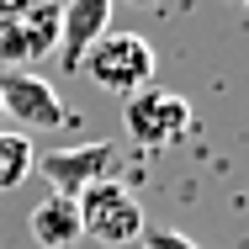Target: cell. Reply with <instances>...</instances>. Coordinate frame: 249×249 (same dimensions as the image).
<instances>
[{
  "mask_svg": "<svg viewBox=\"0 0 249 249\" xmlns=\"http://www.w3.org/2000/svg\"><path fill=\"white\" fill-rule=\"evenodd\" d=\"M80 69L96 80L101 90H111V96H138V90H149L154 74H159V53L143 32H106L96 37V48L80 58Z\"/></svg>",
  "mask_w": 249,
  "mask_h": 249,
  "instance_id": "obj_1",
  "label": "cell"
},
{
  "mask_svg": "<svg viewBox=\"0 0 249 249\" xmlns=\"http://www.w3.org/2000/svg\"><path fill=\"white\" fill-rule=\"evenodd\" d=\"M74 207H80V233L96 239V244H111V249L138 244V233L149 228L138 196H133L122 180H96L90 191L74 196Z\"/></svg>",
  "mask_w": 249,
  "mask_h": 249,
  "instance_id": "obj_2",
  "label": "cell"
},
{
  "mask_svg": "<svg viewBox=\"0 0 249 249\" xmlns=\"http://www.w3.org/2000/svg\"><path fill=\"white\" fill-rule=\"evenodd\" d=\"M122 143H111V138H96V143H80V149H48L32 159V170L43 175L53 186V196H80V191H90L96 180H117V164H122Z\"/></svg>",
  "mask_w": 249,
  "mask_h": 249,
  "instance_id": "obj_3",
  "label": "cell"
},
{
  "mask_svg": "<svg viewBox=\"0 0 249 249\" xmlns=\"http://www.w3.org/2000/svg\"><path fill=\"white\" fill-rule=\"evenodd\" d=\"M122 117H127V138H133L138 149H175V143L196 127L191 101L180 96V90H159V85L127 96Z\"/></svg>",
  "mask_w": 249,
  "mask_h": 249,
  "instance_id": "obj_4",
  "label": "cell"
},
{
  "mask_svg": "<svg viewBox=\"0 0 249 249\" xmlns=\"http://www.w3.org/2000/svg\"><path fill=\"white\" fill-rule=\"evenodd\" d=\"M0 106H5V122L27 133H53L69 122V106L58 101V90L32 69H0Z\"/></svg>",
  "mask_w": 249,
  "mask_h": 249,
  "instance_id": "obj_5",
  "label": "cell"
},
{
  "mask_svg": "<svg viewBox=\"0 0 249 249\" xmlns=\"http://www.w3.org/2000/svg\"><path fill=\"white\" fill-rule=\"evenodd\" d=\"M111 32V0H64L58 5V58L69 74H80V58Z\"/></svg>",
  "mask_w": 249,
  "mask_h": 249,
  "instance_id": "obj_6",
  "label": "cell"
},
{
  "mask_svg": "<svg viewBox=\"0 0 249 249\" xmlns=\"http://www.w3.org/2000/svg\"><path fill=\"white\" fill-rule=\"evenodd\" d=\"M27 233L37 239V249H69V244H80L85 233H80V207L69 196H43L32 212H27Z\"/></svg>",
  "mask_w": 249,
  "mask_h": 249,
  "instance_id": "obj_7",
  "label": "cell"
},
{
  "mask_svg": "<svg viewBox=\"0 0 249 249\" xmlns=\"http://www.w3.org/2000/svg\"><path fill=\"white\" fill-rule=\"evenodd\" d=\"M0 64H27V0H0Z\"/></svg>",
  "mask_w": 249,
  "mask_h": 249,
  "instance_id": "obj_8",
  "label": "cell"
},
{
  "mask_svg": "<svg viewBox=\"0 0 249 249\" xmlns=\"http://www.w3.org/2000/svg\"><path fill=\"white\" fill-rule=\"evenodd\" d=\"M58 53V5L53 0H27V64Z\"/></svg>",
  "mask_w": 249,
  "mask_h": 249,
  "instance_id": "obj_9",
  "label": "cell"
},
{
  "mask_svg": "<svg viewBox=\"0 0 249 249\" xmlns=\"http://www.w3.org/2000/svg\"><path fill=\"white\" fill-rule=\"evenodd\" d=\"M32 159H37V149L27 143V133H5V127H0V196L16 191V186L32 175Z\"/></svg>",
  "mask_w": 249,
  "mask_h": 249,
  "instance_id": "obj_10",
  "label": "cell"
},
{
  "mask_svg": "<svg viewBox=\"0 0 249 249\" xmlns=\"http://www.w3.org/2000/svg\"><path fill=\"white\" fill-rule=\"evenodd\" d=\"M138 244H143V249H196L180 228H143V233H138Z\"/></svg>",
  "mask_w": 249,
  "mask_h": 249,
  "instance_id": "obj_11",
  "label": "cell"
},
{
  "mask_svg": "<svg viewBox=\"0 0 249 249\" xmlns=\"http://www.w3.org/2000/svg\"><path fill=\"white\" fill-rule=\"evenodd\" d=\"M0 127H5V106H0Z\"/></svg>",
  "mask_w": 249,
  "mask_h": 249,
  "instance_id": "obj_12",
  "label": "cell"
}]
</instances>
